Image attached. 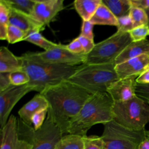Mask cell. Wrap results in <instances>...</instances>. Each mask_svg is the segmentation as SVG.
Masks as SVG:
<instances>
[{"label": "cell", "instance_id": "6da1fadb", "mask_svg": "<svg viewBox=\"0 0 149 149\" xmlns=\"http://www.w3.org/2000/svg\"><path fill=\"white\" fill-rule=\"evenodd\" d=\"M48 103L47 118L68 134V127L92 94L68 80L46 87L40 93Z\"/></svg>", "mask_w": 149, "mask_h": 149}, {"label": "cell", "instance_id": "7a4b0ae2", "mask_svg": "<svg viewBox=\"0 0 149 149\" xmlns=\"http://www.w3.org/2000/svg\"><path fill=\"white\" fill-rule=\"evenodd\" d=\"M23 70L28 74L30 81L27 83L33 91L40 93L46 87L68 80L80 67L44 62L37 52H27L20 56Z\"/></svg>", "mask_w": 149, "mask_h": 149}, {"label": "cell", "instance_id": "3957f363", "mask_svg": "<svg viewBox=\"0 0 149 149\" xmlns=\"http://www.w3.org/2000/svg\"><path fill=\"white\" fill-rule=\"evenodd\" d=\"M113 102L107 92L92 94L70 122L68 134L85 136L93 126L113 120Z\"/></svg>", "mask_w": 149, "mask_h": 149}, {"label": "cell", "instance_id": "277c9868", "mask_svg": "<svg viewBox=\"0 0 149 149\" xmlns=\"http://www.w3.org/2000/svg\"><path fill=\"white\" fill-rule=\"evenodd\" d=\"M115 63L81 65L68 80L93 94L107 92L108 87L119 79Z\"/></svg>", "mask_w": 149, "mask_h": 149}, {"label": "cell", "instance_id": "5b68a950", "mask_svg": "<svg viewBox=\"0 0 149 149\" xmlns=\"http://www.w3.org/2000/svg\"><path fill=\"white\" fill-rule=\"evenodd\" d=\"M113 120L134 130H144L149 122V105L145 99L137 95L125 101H114Z\"/></svg>", "mask_w": 149, "mask_h": 149}, {"label": "cell", "instance_id": "8992f818", "mask_svg": "<svg viewBox=\"0 0 149 149\" xmlns=\"http://www.w3.org/2000/svg\"><path fill=\"white\" fill-rule=\"evenodd\" d=\"M17 130L19 138L30 143L32 149H55L63 136L58 126L47 117L38 130H34L33 126L26 124L19 118Z\"/></svg>", "mask_w": 149, "mask_h": 149}, {"label": "cell", "instance_id": "52a82bcc", "mask_svg": "<svg viewBox=\"0 0 149 149\" xmlns=\"http://www.w3.org/2000/svg\"><path fill=\"white\" fill-rule=\"evenodd\" d=\"M104 149H137L146 139V130L130 129L112 120L104 125Z\"/></svg>", "mask_w": 149, "mask_h": 149}, {"label": "cell", "instance_id": "ba28073f", "mask_svg": "<svg viewBox=\"0 0 149 149\" xmlns=\"http://www.w3.org/2000/svg\"><path fill=\"white\" fill-rule=\"evenodd\" d=\"M132 42L129 33L117 31L108 38L95 44L93 50L86 55L84 64L115 63L116 58Z\"/></svg>", "mask_w": 149, "mask_h": 149}, {"label": "cell", "instance_id": "9c48e42d", "mask_svg": "<svg viewBox=\"0 0 149 149\" xmlns=\"http://www.w3.org/2000/svg\"><path fill=\"white\" fill-rule=\"evenodd\" d=\"M39 58L44 62L70 66L83 65L86 61V54H77L68 50L66 45L58 44L47 51L37 52Z\"/></svg>", "mask_w": 149, "mask_h": 149}, {"label": "cell", "instance_id": "30bf717a", "mask_svg": "<svg viewBox=\"0 0 149 149\" xmlns=\"http://www.w3.org/2000/svg\"><path fill=\"white\" fill-rule=\"evenodd\" d=\"M33 91L28 84L15 86H10L0 92V125L1 129L6 123L10 113L16 103L27 93Z\"/></svg>", "mask_w": 149, "mask_h": 149}, {"label": "cell", "instance_id": "8fae6325", "mask_svg": "<svg viewBox=\"0 0 149 149\" xmlns=\"http://www.w3.org/2000/svg\"><path fill=\"white\" fill-rule=\"evenodd\" d=\"M0 149H32L29 142L20 139L17 130V120L12 115L5 125L1 129Z\"/></svg>", "mask_w": 149, "mask_h": 149}, {"label": "cell", "instance_id": "7c38bea8", "mask_svg": "<svg viewBox=\"0 0 149 149\" xmlns=\"http://www.w3.org/2000/svg\"><path fill=\"white\" fill-rule=\"evenodd\" d=\"M63 0H36L31 16L45 27L64 8Z\"/></svg>", "mask_w": 149, "mask_h": 149}, {"label": "cell", "instance_id": "4fadbf2b", "mask_svg": "<svg viewBox=\"0 0 149 149\" xmlns=\"http://www.w3.org/2000/svg\"><path fill=\"white\" fill-rule=\"evenodd\" d=\"M132 76L124 79H119L113 82L107 88V92L113 101H125L133 98L136 94V78Z\"/></svg>", "mask_w": 149, "mask_h": 149}, {"label": "cell", "instance_id": "5bb4252c", "mask_svg": "<svg viewBox=\"0 0 149 149\" xmlns=\"http://www.w3.org/2000/svg\"><path fill=\"white\" fill-rule=\"evenodd\" d=\"M149 65V54L129 59L115 65V70L119 79L132 76H139Z\"/></svg>", "mask_w": 149, "mask_h": 149}, {"label": "cell", "instance_id": "9a60e30c", "mask_svg": "<svg viewBox=\"0 0 149 149\" xmlns=\"http://www.w3.org/2000/svg\"><path fill=\"white\" fill-rule=\"evenodd\" d=\"M9 8V24L15 26L26 34L31 31H41L44 27L36 21L31 16Z\"/></svg>", "mask_w": 149, "mask_h": 149}, {"label": "cell", "instance_id": "2e32d148", "mask_svg": "<svg viewBox=\"0 0 149 149\" xmlns=\"http://www.w3.org/2000/svg\"><path fill=\"white\" fill-rule=\"evenodd\" d=\"M48 109V103L45 97L39 93L24 105L18 111L20 119L26 124L32 126L31 119L37 112Z\"/></svg>", "mask_w": 149, "mask_h": 149}, {"label": "cell", "instance_id": "e0dca14e", "mask_svg": "<svg viewBox=\"0 0 149 149\" xmlns=\"http://www.w3.org/2000/svg\"><path fill=\"white\" fill-rule=\"evenodd\" d=\"M145 54H149V40H144L140 41L130 43L119 55L115 61L117 65L129 59L138 57Z\"/></svg>", "mask_w": 149, "mask_h": 149}, {"label": "cell", "instance_id": "ac0fdd59", "mask_svg": "<svg viewBox=\"0 0 149 149\" xmlns=\"http://www.w3.org/2000/svg\"><path fill=\"white\" fill-rule=\"evenodd\" d=\"M23 70L22 61L15 56L7 47L0 48V73H11Z\"/></svg>", "mask_w": 149, "mask_h": 149}, {"label": "cell", "instance_id": "d6986e66", "mask_svg": "<svg viewBox=\"0 0 149 149\" xmlns=\"http://www.w3.org/2000/svg\"><path fill=\"white\" fill-rule=\"evenodd\" d=\"M102 0H75L73 2L76 10L83 20H90L93 17Z\"/></svg>", "mask_w": 149, "mask_h": 149}, {"label": "cell", "instance_id": "ffe728a7", "mask_svg": "<svg viewBox=\"0 0 149 149\" xmlns=\"http://www.w3.org/2000/svg\"><path fill=\"white\" fill-rule=\"evenodd\" d=\"M90 21L94 24L118 26V19L102 2Z\"/></svg>", "mask_w": 149, "mask_h": 149}, {"label": "cell", "instance_id": "44dd1931", "mask_svg": "<svg viewBox=\"0 0 149 149\" xmlns=\"http://www.w3.org/2000/svg\"><path fill=\"white\" fill-rule=\"evenodd\" d=\"M102 2L118 19L129 14L130 0H102Z\"/></svg>", "mask_w": 149, "mask_h": 149}, {"label": "cell", "instance_id": "7402d4cb", "mask_svg": "<svg viewBox=\"0 0 149 149\" xmlns=\"http://www.w3.org/2000/svg\"><path fill=\"white\" fill-rule=\"evenodd\" d=\"M55 149H84L83 136L66 134L59 140Z\"/></svg>", "mask_w": 149, "mask_h": 149}, {"label": "cell", "instance_id": "603a6c76", "mask_svg": "<svg viewBox=\"0 0 149 149\" xmlns=\"http://www.w3.org/2000/svg\"><path fill=\"white\" fill-rule=\"evenodd\" d=\"M23 41H27L34 44L40 48H43L44 51L48 50L58 45V44L44 38L39 31H31L29 32L23 39Z\"/></svg>", "mask_w": 149, "mask_h": 149}, {"label": "cell", "instance_id": "cb8c5ba5", "mask_svg": "<svg viewBox=\"0 0 149 149\" xmlns=\"http://www.w3.org/2000/svg\"><path fill=\"white\" fill-rule=\"evenodd\" d=\"M6 5L12 9L31 16L36 0H3Z\"/></svg>", "mask_w": 149, "mask_h": 149}, {"label": "cell", "instance_id": "d4e9b609", "mask_svg": "<svg viewBox=\"0 0 149 149\" xmlns=\"http://www.w3.org/2000/svg\"><path fill=\"white\" fill-rule=\"evenodd\" d=\"M9 26V8L4 2L0 1V39L7 40V31Z\"/></svg>", "mask_w": 149, "mask_h": 149}, {"label": "cell", "instance_id": "484cf974", "mask_svg": "<svg viewBox=\"0 0 149 149\" xmlns=\"http://www.w3.org/2000/svg\"><path fill=\"white\" fill-rule=\"evenodd\" d=\"M129 15L133 23L134 28L148 24V17L146 10L132 5Z\"/></svg>", "mask_w": 149, "mask_h": 149}, {"label": "cell", "instance_id": "4316f807", "mask_svg": "<svg viewBox=\"0 0 149 149\" xmlns=\"http://www.w3.org/2000/svg\"><path fill=\"white\" fill-rule=\"evenodd\" d=\"M26 33L19 28L9 24L7 31V41L10 44H15L23 41Z\"/></svg>", "mask_w": 149, "mask_h": 149}, {"label": "cell", "instance_id": "83f0119b", "mask_svg": "<svg viewBox=\"0 0 149 149\" xmlns=\"http://www.w3.org/2000/svg\"><path fill=\"white\" fill-rule=\"evenodd\" d=\"M9 78L11 84L15 86H19L26 84L30 81L28 74L24 70L12 72L9 74Z\"/></svg>", "mask_w": 149, "mask_h": 149}, {"label": "cell", "instance_id": "f1b7e54d", "mask_svg": "<svg viewBox=\"0 0 149 149\" xmlns=\"http://www.w3.org/2000/svg\"><path fill=\"white\" fill-rule=\"evenodd\" d=\"M84 149H104V141L101 136H83Z\"/></svg>", "mask_w": 149, "mask_h": 149}, {"label": "cell", "instance_id": "f546056e", "mask_svg": "<svg viewBox=\"0 0 149 149\" xmlns=\"http://www.w3.org/2000/svg\"><path fill=\"white\" fill-rule=\"evenodd\" d=\"M132 41H140L146 39L149 36V26L148 24L143 25L133 28L130 32Z\"/></svg>", "mask_w": 149, "mask_h": 149}, {"label": "cell", "instance_id": "4dcf8cb0", "mask_svg": "<svg viewBox=\"0 0 149 149\" xmlns=\"http://www.w3.org/2000/svg\"><path fill=\"white\" fill-rule=\"evenodd\" d=\"M118 30L122 33H129L133 28L134 25L129 15L118 18Z\"/></svg>", "mask_w": 149, "mask_h": 149}, {"label": "cell", "instance_id": "1f68e13d", "mask_svg": "<svg viewBox=\"0 0 149 149\" xmlns=\"http://www.w3.org/2000/svg\"><path fill=\"white\" fill-rule=\"evenodd\" d=\"M47 113H48V109H44L37 112L33 115L31 123L34 130H38L41 127L47 118Z\"/></svg>", "mask_w": 149, "mask_h": 149}, {"label": "cell", "instance_id": "d6a6232c", "mask_svg": "<svg viewBox=\"0 0 149 149\" xmlns=\"http://www.w3.org/2000/svg\"><path fill=\"white\" fill-rule=\"evenodd\" d=\"M93 27L94 24L90 20H83L80 35L86 37L94 41Z\"/></svg>", "mask_w": 149, "mask_h": 149}, {"label": "cell", "instance_id": "836d02e7", "mask_svg": "<svg viewBox=\"0 0 149 149\" xmlns=\"http://www.w3.org/2000/svg\"><path fill=\"white\" fill-rule=\"evenodd\" d=\"M77 38L83 48L84 54L87 55L88 53H90L93 50L95 46L94 41L80 34Z\"/></svg>", "mask_w": 149, "mask_h": 149}, {"label": "cell", "instance_id": "e575fe53", "mask_svg": "<svg viewBox=\"0 0 149 149\" xmlns=\"http://www.w3.org/2000/svg\"><path fill=\"white\" fill-rule=\"evenodd\" d=\"M66 48L70 52L77 54H85L83 48L78 38L74 39L69 44L66 45Z\"/></svg>", "mask_w": 149, "mask_h": 149}, {"label": "cell", "instance_id": "d590c367", "mask_svg": "<svg viewBox=\"0 0 149 149\" xmlns=\"http://www.w3.org/2000/svg\"><path fill=\"white\" fill-rule=\"evenodd\" d=\"M136 94L143 98L149 99V84H136Z\"/></svg>", "mask_w": 149, "mask_h": 149}, {"label": "cell", "instance_id": "8d00e7d4", "mask_svg": "<svg viewBox=\"0 0 149 149\" xmlns=\"http://www.w3.org/2000/svg\"><path fill=\"white\" fill-rule=\"evenodd\" d=\"M9 74L10 73H0V92L5 90L12 86Z\"/></svg>", "mask_w": 149, "mask_h": 149}, {"label": "cell", "instance_id": "74e56055", "mask_svg": "<svg viewBox=\"0 0 149 149\" xmlns=\"http://www.w3.org/2000/svg\"><path fill=\"white\" fill-rule=\"evenodd\" d=\"M136 81L138 84H149V69L144 70L138 76Z\"/></svg>", "mask_w": 149, "mask_h": 149}, {"label": "cell", "instance_id": "f35d334b", "mask_svg": "<svg viewBox=\"0 0 149 149\" xmlns=\"http://www.w3.org/2000/svg\"><path fill=\"white\" fill-rule=\"evenodd\" d=\"M130 2L132 5L144 10L149 9V0H130Z\"/></svg>", "mask_w": 149, "mask_h": 149}, {"label": "cell", "instance_id": "ab89813d", "mask_svg": "<svg viewBox=\"0 0 149 149\" xmlns=\"http://www.w3.org/2000/svg\"><path fill=\"white\" fill-rule=\"evenodd\" d=\"M137 149H149V140L146 138L140 144Z\"/></svg>", "mask_w": 149, "mask_h": 149}, {"label": "cell", "instance_id": "60d3db41", "mask_svg": "<svg viewBox=\"0 0 149 149\" xmlns=\"http://www.w3.org/2000/svg\"><path fill=\"white\" fill-rule=\"evenodd\" d=\"M146 138L149 140V130H146Z\"/></svg>", "mask_w": 149, "mask_h": 149}, {"label": "cell", "instance_id": "b9f144b4", "mask_svg": "<svg viewBox=\"0 0 149 149\" xmlns=\"http://www.w3.org/2000/svg\"><path fill=\"white\" fill-rule=\"evenodd\" d=\"M146 10V12H147V14L148 15V26H149V9H147V10Z\"/></svg>", "mask_w": 149, "mask_h": 149}, {"label": "cell", "instance_id": "7bdbcfd3", "mask_svg": "<svg viewBox=\"0 0 149 149\" xmlns=\"http://www.w3.org/2000/svg\"><path fill=\"white\" fill-rule=\"evenodd\" d=\"M146 101H147V103H148V105H149V99H146Z\"/></svg>", "mask_w": 149, "mask_h": 149}, {"label": "cell", "instance_id": "ee69618b", "mask_svg": "<svg viewBox=\"0 0 149 149\" xmlns=\"http://www.w3.org/2000/svg\"><path fill=\"white\" fill-rule=\"evenodd\" d=\"M146 69H149V65L147 66V67L146 68V69L145 70H146Z\"/></svg>", "mask_w": 149, "mask_h": 149}]
</instances>
